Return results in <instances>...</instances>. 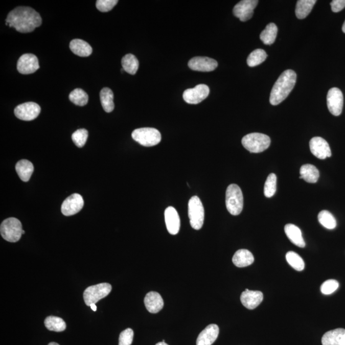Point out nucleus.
Returning a JSON list of instances; mask_svg holds the SVG:
<instances>
[{"label": "nucleus", "mask_w": 345, "mask_h": 345, "mask_svg": "<svg viewBox=\"0 0 345 345\" xmlns=\"http://www.w3.org/2000/svg\"><path fill=\"white\" fill-rule=\"evenodd\" d=\"M23 231L21 222L15 217H10L2 222L0 233L5 240L10 242L19 241Z\"/></svg>", "instance_id": "5"}, {"label": "nucleus", "mask_w": 345, "mask_h": 345, "mask_svg": "<svg viewBox=\"0 0 345 345\" xmlns=\"http://www.w3.org/2000/svg\"><path fill=\"white\" fill-rule=\"evenodd\" d=\"M309 147L311 153L319 159H325L332 155L329 143L321 137L312 138L309 142Z\"/></svg>", "instance_id": "15"}, {"label": "nucleus", "mask_w": 345, "mask_h": 345, "mask_svg": "<svg viewBox=\"0 0 345 345\" xmlns=\"http://www.w3.org/2000/svg\"><path fill=\"white\" fill-rule=\"evenodd\" d=\"M286 259L288 264L296 270L302 271L305 267V263L303 258L297 253L293 251L288 252L286 255Z\"/></svg>", "instance_id": "35"}, {"label": "nucleus", "mask_w": 345, "mask_h": 345, "mask_svg": "<svg viewBox=\"0 0 345 345\" xmlns=\"http://www.w3.org/2000/svg\"><path fill=\"white\" fill-rule=\"evenodd\" d=\"M255 258L251 252L247 249H239L235 253L232 262L237 267H245L252 264Z\"/></svg>", "instance_id": "22"}, {"label": "nucleus", "mask_w": 345, "mask_h": 345, "mask_svg": "<svg viewBox=\"0 0 345 345\" xmlns=\"http://www.w3.org/2000/svg\"><path fill=\"white\" fill-rule=\"evenodd\" d=\"M100 99H101V104L105 111L111 112L113 111L114 108V95L111 89L102 88L100 92Z\"/></svg>", "instance_id": "28"}, {"label": "nucleus", "mask_w": 345, "mask_h": 345, "mask_svg": "<svg viewBox=\"0 0 345 345\" xmlns=\"http://www.w3.org/2000/svg\"><path fill=\"white\" fill-rule=\"evenodd\" d=\"M301 179L307 181L308 183H314L318 181L319 173L318 169L315 166L309 165H304L301 166L300 169Z\"/></svg>", "instance_id": "25"}, {"label": "nucleus", "mask_w": 345, "mask_h": 345, "mask_svg": "<svg viewBox=\"0 0 345 345\" xmlns=\"http://www.w3.org/2000/svg\"><path fill=\"white\" fill-rule=\"evenodd\" d=\"M219 328L216 324H211L200 332L196 340V345H212L218 337Z\"/></svg>", "instance_id": "18"}, {"label": "nucleus", "mask_w": 345, "mask_h": 345, "mask_svg": "<svg viewBox=\"0 0 345 345\" xmlns=\"http://www.w3.org/2000/svg\"><path fill=\"white\" fill-rule=\"evenodd\" d=\"M270 138L262 133H250L245 135L242 144L245 149L251 153H260L267 150L270 145Z\"/></svg>", "instance_id": "4"}, {"label": "nucleus", "mask_w": 345, "mask_h": 345, "mask_svg": "<svg viewBox=\"0 0 345 345\" xmlns=\"http://www.w3.org/2000/svg\"><path fill=\"white\" fill-rule=\"evenodd\" d=\"M210 93L209 87L206 84H198L193 88L184 91L183 98L187 103L198 104L205 99Z\"/></svg>", "instance_id": "10"}, {"label": "nucleus", "mask_w": 345, "mask_h": 345, "mask_svg": "<svg viewBox=\"0 0 345 345\" xmlns=\"http://www.w3.org/2000/svg\"><path fill=\"white\" fill-rule=\"evenodd\" d=\"M42 25V18L32 8L19 7L12 10L8 15L6 25L14 27L17 32L30 33Z\"/></svg>", "instance_id": "1"}, {"label": "nucleus", "mask_w": 345, "mask_h": 345, "mask_svg": "<svg viewBox=\"0 0 345 345\" xmlns=\"http://www.w3.org/2000/svg\"><path fill=\"white\" fill-rule=\"evenodd\" d=\"M46 328L51 331L62 332L66 329V324L63 319L57 316H50L45 319Z\"/></svg>", "instance_id": "31"}, {"label": "nucleus", "mask_w": 345, "mask_h": 345, "mask_svg": "<svg viewBox=\"0 0 345 345\" xmlns=\"http://www.w3.org/2000/svg\"><path fill=\"white\" fill-rule=\"evenodd\" d=\"M17 175H19L20 180L23 181H29L32 176L34 167L33 164L28 160H20L15 165Z\"/></svg>", "instance_id": "24"}, {"label": "nucleus", "mask_w": 345, "mask_h": 345, "mask_svg": "<svg viewBox=\"0 0 345 345\" xmlns=\"http://www.w3.org/2000/svg\"><path fill=\"white\" fill-rule=\"evenodd\" d=\"M316 3V0H298L295 9L296 17L299 19H303L308 16Z\"/></svg>", "instance_id": "27"}, {"label": "nucleus", "mask_w": 345, "mask_h": 345, "mask_svg": "<svg viewBox=\"0 0 345 345\" xmlns=\"http://www.w3.org/2000/svg\"><path fill=\"white\" fill-rule=\"evenodd\" d=\"M144 303L146 308L151 313H157L163 308L164 301L160 294L150 291L146 295Z\"/></svg>", "instance_id": "20"}, {"label": "nucleus", "mask_w": 345, "mask_h": 345, "mask_svg": "<svg viewBox=\"0 0 345 345\" xmlns=\"http://www.w3.org/2000/svg\"><path fill=\"white\" fill-rule=\"evenodd\" d=\"M88 132L87 130L84 129H81L77 130L72 135V139H73L74 144L79 148L83 147L86 144V140L88 139Z\"/></svg>", "instance_id": "37"}, {"label": "nucleus", "mask_w": 345, "mask_h": 345, "mask_svg": "<svg viewBox=\"0 0 345 345\" xmlns=\"http://www.w3.org/2000/svg\"><path fill=\"white\" fill-rule=\"evenodd\" d=\"M166 227L171 235H176L180 227V219L177 211L173 206H169L165 212Z\"/></svg>", "instance_id": "19"}, {"label": "nucleus", "mask_w": 345, "mask_h": 345, "mask_svg": "<svg viewBox=\"0 0 345 345\" xmlns=\"http://www.w3.org/2000/svg\"><path fill=\"white\" fill-rule=\"evenodd\" d=\"M39 68L38 58L33 54H25L18 60L17 68L20 74H33Z\"/></svg>", "instance_id": "14"}, {"label": "nucleus", "mask_w": 345, "mask_h": 345, "mask_svg": "<svg viewBox=\"0 0 345 345\" xmlns=\"http://www.w3.org/2000/svg\"><path fill=\"white\" fill-rule=\"evenodd\" d=\"M132 137L135 142L144 147H153L160 142L161 134L154 128H140L132 133Z\"/></svg>", "instance_id": "6"}, {"label": "nucleus", "mask_w": 345, "mask_h": 345, "mask_svg": "<svg viewBox=\"0 0 345 345\" xmlns=\"http://www.w3.org/2000/svg\"><path fill=\"white\" fill-rule=\"evenodd\" d=\"M48 345H60V344H59L58 343H56V342H51Z\"/></svg>", "instance_id": "46"}, {"label": "nucleus", "mask_w": 345, "mask_h": 345, "mask_svg": "<svg viewBox=\"0 0 345 345\" xmlns=\"http://www.w3.org/2000/svg\"><path fill=\"white\" fill-rule=\"evenodd\" d=\"M331 5L332 12H339L345 7V0H333Z\"/></svg>", "instance_id": "41"}, {"label": "nucleus", "mask_w": 345, "mask_h": 345, "mask_svg": "<svg viewBox=\"0 0 345 345\" xmlns=\"http://www.w3.org/2000/svg\"><path fill=\"white\" fill-rule=\"evenodd\" d=\"M84 206L83 197L80 194L74 193L68 196L63 202L61 211L64 216H71L78 213Z\"/></svg>", "instance_id": "13"}, {"label": "nucleus", "mask_w": 345, "mask_h": 345, "mask_svg": "<svg viewBox=\"0 0 345 345\" xmlns=\"http://www.w3.org/2000/svg\"><path fill=\"white\" fill-rule=\"evenodd\" d=\"M155 345H169L167 343H166L165 342H158V343L156 344Z\"/></svg>", "instance_id": "44"}, {"label": "nucleus", "mask_w": 345, "mask_h": 345, "mask_svg": "<svg viewBox=\"0 0 345 345\" xmlns=\"http://www.w3.org/2000/svg\"><path fill=\"white\" fill-rule=\"evenodd\" d=\"M327 107L330 112L334 116L341 114L343 107V96L339 88L330 89L327 96Z\"/></svg>", "instance_id": "11"}, {"label": "nucleus", "mask_w": 345, "mask_h": 345, "mask_svg": "<svg viewBox=\"0 0 345 345\" xmlns=\"http://www.w3.org/2000/svg\"><path fill=\"white\" fill-rule=\"evenodd\" d=\"M122 65L126 73L134 75L139 68V61L134 55L127 54L122 59Z\"/></svg>", "instance_id": "29"}, {"label": "nucleus", "mask_w": 345, "mask_h": 345, "mask_svg": "<svg viewBox=\"0 0 345 345\" xmlns=\"http://www.w3.org/2000/svg\"><path fill=\"white\" fill-rule=\"evenodd\" d=\"M69 100L77 106H84L88 103V96L83 89L76 88L71 92Z\"/></svg>", "instance_id": "32"}, {"label": "nucleus", "mask_w": 345, "mask_h": 345, "mask_svg": "<svg viewBox=\"0 0 345 345\" xmlns=\"http://www.w3.org/2000/svg\"><path fill=\"white\" fill-rule=\"evenodd\" d=\"M258 4L257 0H243L235 5L233 12L235 16L239 18L241 21H247L252 17Z\"/></svg>", "instance_id": "12"}, {"label": "nucleus", "mask_w": 345, "mask_h": 345, "mask_svg": "<svg viewBox=\"0 0 345 345\" xmlns=\"http://www.w3.org/2000/svg\"><path fill=\"white\" fill-rule=\"evenodd\" d=\"M226 206L227 211L233 216L241 213L244 206V197L241 189L236 184H231L226 189Z\"/></svg>", "instance_id": "3"}, {"label": "nucleus", "mask_w": 345, "mask_h": 345, "mask_svg": "<svg viewBox=\"0 0 345 345\" xmlns=\"http://www.w3.org/2000/svg\"><path fill=\"white\" fill-rule=\"evenodd\" d=\"M133 337H134V332L132 329L128 328L124 330L120 334L119 345H131Z\"/></svg>", "instance_id": "40"}, {"label": "nucleus", "mask_w": 345, "mask_h": 345, "mask_svg": "<svg viewBox=\"0 0 345 345\" xmlns=\"http://www.w3.org/2000/svg\"><path fill=\"white\" fill-rule=\"evenodd\" d=\"M277 176L274 173H270L268 176L264 186V194L267 198H271L274 195L276 192Z\"/></svg>", "instance_id": "36"}, {"label": "nucleus", "mask_w": 345, "mask_h": 345, "mask_svg": "<svg viewBox=\"0 0 345 345\" xmlns=\"http://www.w3.org/2000/svg\"><path fill=\"white\" fill-rule=\"evenodd\" d=\"M188 66L193 71L211 72L214 71L217 67L218 63L214 59L197 56V57H194L189 60Z\"/></svg>", "instance_id": "16"}, {"label": "nucleus", "mask_w": 345, "mask_h": 345, "mask_svg": "<svg viewBox=\"0 0 345 345\" xmlns=\"http://www.w3.org/2000/svg\"><path fill=\"white\" fill-rule=\"evenodd\" d=\"M188 216L191 227L194 229H200L203 225L204 211L203 204L198 196H193L189 199Z\"/></svg>", "instance_id": "7"}, {"label": "nucleus", "mask_w": 345, "mask_h": 345, "mask_svg": "<svg viewBox=\"0 0 345 345\" xmlns=\"http://www.w3.org/2000/svg\"><path fill=\"white\" fill-rule=\"evenodd\" d=\"M118 2L117 0H98L96 2V7L100 12H107L113 9Z\"/></svg>", "instance_id": "39"}, {"label": "nucleus", "mask_w": 345, "mask_h": 345, "mask_svg": "<svg viewBox=\"0 0 345 345\" xmlns=\"http://www.w3.org/2000/svg\"><path fill=\"white\" fill-rule=\"evenodd\" d=\"M342 32H343L345 33V20H344V24H343V25H342Z\"/></svg>", "instance_id": "45"}, {"label": "nucleus", "mask_w": 345, "mask_h": 345, "mask_svg": "<svg viewBox=\"0 0 345 345\" xmlns=\"http://www.w3.org/2000/svg\"><path fill=\"white\" fill-rule=\"evenodd\" d=\"M111 285L106 283L89 286L84 291V303L88 306H90L91 304H96L101 299L108 295L111 292Z\"/></svg>", "instance_id": "8"}, {"label": "nucleus", "mask_w": 345, "mask_h": 345, "mask_svg": "<svg viewBox=\"0 0 345 345\" xmlns=\"http://www.w3.org/2000/svg\"><path fill=\"white\" fill-rule=\"evenodd\" d=\"M340 345H345V333L342 335L341 342H340Z\"/></svg>", "instance_id": "42"}, {"label": "nucleus", "mask_w": 345, "mask_h": 345, "mask_svg": "<svg viewBox=\"0 0 345 345\" xmlns=\"http://www.w3.org/2000/svg\"><path fill=\"white\" fill-rule=\"evenodd\" d=\"M90 308L93 310L94 311H97V306L96 305V304H91L90 306Z\"/></svg>", "instance_id": "43"}, {"label": "nucleus", "mask_w": 345, "mask_h": 345, "mask_svg": "<svg viewBox=\"0 0 345 345\" xmlns=\"http://www.w3.org/2000/svg\"><path fill=\"white\" fill-rule=\"evenodd\" d=\"M345 333V329L338 328L331 330L325 333L321 338L322 345H340L342 335Z\"/></svg>", "instance_id": "26"}, {"label": "nucleus", "mask_w": 345, "mask_h": 345, "mask_svg": "<svg viewBox=\"0 0 345 345\" xmlns=\"http://www.w3.org/2000/svg\"><path fill=\"white\" fill-rule=\"evenodd\" d=\"M72 52L81 57H87L91 55L92 48L89 43L81 39H74L70 43Z\"/></svg>", "instance_id": "23"}, {"label": "nucleus", "mask_w": 345, "mask_h": 345, "mask_svg": "<svg viewBox=\"0 0 345 345\" xmlns=\"http://www.w3.org/2000/svg\"><path fill=\"white\" fill-rule=\"evenodd\" d=\"M263 299V294L260 291L249 290L245 289L240 296L243 306L248 309H254L260 305Z\"/></svg>", "instance_id": "17"}, {"label": "nucleus", "mask_w": 345, "mask_h": 345, "mask_svg": "<svg viewBox=\"0 0 345 345\" xmlns=\"http://www.w3.org/2000/svg\"><path fill=\"white\" fill-rule=\"evenodd\" d=\"M39 105L33 102H26L15 107V117L24 121H32L38 117L40 112Z\"/></svg>", "instance_id": "9"}, {"label": "nucleus", "mask_w": 345, "mask_h": 345, "mask_svg": "<svg viewBox=\"0 0 345 345\" xmlns=\"http://www.w3.org/2000/svg\"><path fill=\"white\" fill-rule=\"evenodd\" d=\"M318 219L319 223L326 228L333 229L336 227V220L333 215L329 211H322L319 212Z\"/></svg>", "instance_id": "34"}, {"label": "nucleus", "mask_w": 345, "mask_h": 345, "mask_svg": "<svg viewBox=\"0 0 345 345\" xmlns=\"http://www.w3.org/2000/svg\"><path fill=\"white\" fill-rule=\"evenodd\" d=\"M278 34V27L274 23L271 22L265 28V30L261 33L260 37L265 44H272L275 40Z\"/></svg>", "instance_id": "30"}, {"label": "nucleus", "mask_w": 345, "mask_h": 345, "mask_svg": "<svg viewBox=\"0 0 345 345\" xmlns=\"http://www.w3.org/2000/svg\"><path fill=\"white\" fill-rule=\"evenodd\" d=\"M267 57V53L262 49H257L250 54L247 59V65L253 67L263 62Z\"/></svg>", "instance_id": "33"}, {"label": "nucleus", "mask_w": 345, "mask_h": 345, "mask_svg": "<svg viewBox=\"0 0 345 345\" xmlns=\"http://www.w3.org/2000/svg\"><path fill=\"white\" fill-rule=\"evenodd\" d=\"M339 288V283L336 280H329L325 281L321 286V293L324 295H330Z\"/></svg>", "instance_id": "38"}, {"label": "nucleus", "mask_w": 345, "mask_h": 345, "mask_svg": "<svg viewBox=\"0 0 345 345\" xmlns=\"http://www.w3.org/2000/svg\"><path fill=\"white\" fill-rule=\"evenodd\" d=\"M296 81V74L292 70L284 71L273 85L270 92V103L276 106L282 102L291 93Z\"/></svg>", "instance_id": "2"}, {"label": "nucleus", "mask_w": 345, "mask_h": 345, "mask_svg": "<svg viewBox=\"0 0 345 345\" xmlns=\"http://www.w3.org/2000/svg\"><path fill=\"white\" fill-rule=\"evenodd\" d=\"M285 232L288 239L294 245L299 247L306 246V243L302 235L301 230L298 227L293 224H288L285 226Z\"/></svg>", "instance_id": "21"}]
</instances>
